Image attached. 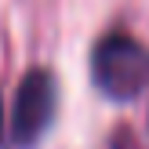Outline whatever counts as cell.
<instances>
[{"mask_svg": "<svg viewBox=\"0 0 149 149\" xmlns=\"http://www.w3.org/2000/svg\"><path fill=\"white\" fill-rule=\"evenodd\" d=\"M91 84L109 102H135L149 87V47L124 29H109L91 47Z\"/></svg>", "mask_w": 149, "mask_h": 149, "instance_id": "1", "label": "cell"}, {"mask_svg": "<svg viewBox=\"0 0 149 149\" xmlns=\"http://www.w3.org/2000/svg\"><path fill=\"white\" fill-rule=\"evenodd\" d=\"M58 116V77L44 65L29 69L18 80L7 106V120L0 127L4 146L11 149H36L47 138V131L55 127Z\"/></svg>", "mask_w": 149, "mask_h": 149, "instance_id": "2", "label": "cell"}, {"mask_svg": "<svg viewBox=\"0 0 149 149\" xmlns=\"http://www.w3.org/2000/svg\"><path fill=\"white\" fill-rule=\"evenodd\" d=\"M109 149H142V142L135 138V131H131V127H116L113 138H109Z\"/></svg>", "mask_w": 149, "mask_h": 149, "instance_id": "3", "label": "cell"}]
</instances>
